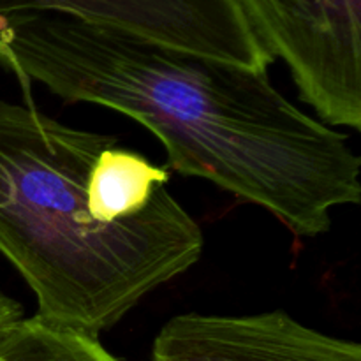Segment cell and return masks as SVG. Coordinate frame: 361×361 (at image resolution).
<instances>
[{"mask_svg":"<svg viewBox=\"0 0 361 361\" xmlns=\"http://www.w3.org/2000/svg\"><path fill=\"white\" fill-rule=\"evenodd\" d=\"M0 63L66 102L130 116L173 169L270 212L300 238L361 200L349 137L296 108L268 71L169 48L62 14L0 18Z\"/></svg>","mask_w":361,"mask_h":361,"instance_id":"obj_1","label":"cell"},{"mask_svg":"<svg viewBox=\"0 0 361 361\" xmlns=\"http://www.w3.org/2000/svg\"><path fill=\"white\" fill-rule=\"evenodd\" d=\"M115 140L0 99V254L34 293L39 319L95 338L204 247L171 192L129 221L95 219L88 176Z\"/></svg>","mask_w":361,"mask_h":361,"instance_id":"obj_2","label":"cell"},{"mask_svg":"<svg viewBox=\"0 0 361 361\" xmlns=\"http://www.w3.org/2000/svg\"><path fill=\"white\" fill-rule=\"evenodd\" d=\"M326 126L361 127V0H235Z\"/></svg>","mask_w":361,"mask_h":361,"instance_id":"obj_3","label":"cell"},{"mask_svg":"<svg viewBox=\"0 0 361 361\" xmlns=\"http://www.w3.org/2000/svg\"><path fill=\"white\" fill-rule=\"evenodd\" d=\"M27 13L76 18L249 69L274 63L235 0H0V18Z\"/></svg>","mask_w":361,"mask_h":361,"instance_id":"obj_4","label":"cell"},{"mask_svg":"<svg viewBox=\"0 0 361 361\" xmlns=\"http://www.w3.org/2000/svg\"><path fill=\"white\" fill-rule=\"evenodd\" d=\"M150 361H361V345L321 334L286 310L187 312L161 328Z\"/></svg>","mask_w":361,"mask_h":361,"instance_id":"obj_5","label":"cell"},{"mask_svg":"<svg viewBox=\"0 0 361 361\" xmlns=\"http://www.w3.org/2000/svg\"><path fill=\"white\" fill-rule=\"evenodd\" d=\"M169 171L140 152L118 147V140L102 148L88 176L90 208L101 222L137 217L168 194Z\"/></svg>","mask_w":361,"mask_h":361,"instance_id":"obj_6","label":"cell"},{"mask_svg":"<svg viewBox=\"0 0 361 361\" xmlns=\"http://www.w3.org/2000/svg\"><path fill=\"white\" fill-rule=\"evenodd\" d=\"M0 361H120L99 338L46 323L37 316L21 317L0 331Z\"/></svg>","mask_w":361,"mask_h":361,"instance_id":"obj_7","label":"cell"},{"mask_svg":"<svg viewBox=\"0 0 361 361\" xmlns=\"http://www.w3.org/2000/svg\"><path fill=\"white\" fill-rule=\"evenodd\" d=\"M21 317H25L23 307L16 300L9 298V296L0 291V331L9 326V324L20 321Z\"/></svg>","mask_w":361,"mask_h":361,"instance_id":"obj_8","label":"cell"}]
</instances>
